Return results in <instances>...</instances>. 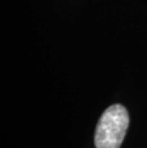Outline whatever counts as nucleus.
Masks as SVG:
<instances>
[{
    "instance_id": "1",
    "label": "nucleus",
    "mask_w": 147,
    "mask_h": 148,
    "mask_svg": "<svg viewBox=\"0 0 147 148\" xmlns=\"http://www.w3.org/2000/svg\"><path fill=\"white\" fill-rule=\"evenodd\" d=\"M129 125V116L124 106L108 107L98 122L95 134L96 148H120Z\"/></svg>"
}]
</instances>
